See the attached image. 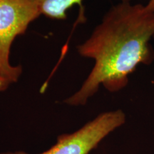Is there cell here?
Here are the masks:
<instances>
[{"label": "cell", "instance_id": "obj_1", "mask_svg": "<svg viewBox=\"0 0 154 154\" xmlns=\"http://www.w3.org/2000/svg\"><path fill=\"white\" fill-rule=\"evenodd\" d=\"M154 12L146 5L121 1L104 14L90 36L77 47L81 57L94 61L79 89L64 100L70 106H84L102 86L118 92L128 85L139 65L154 60Z\"/></svg>", "mask_w": 154, "mask_h": 154}, {"label": "cell", "instance_id": "obj_2", "mask_svg": "<svg viewBox=\"0 0 154 154\" xmlns=\"http://www.w3.org/2000/svg\"><path fill=\"white\" fill-rule=\"evenodd\" d=\"M41 15L38 0H0V69L16 82L23 69L11 63V47Z\"/></svg>", "mask_w": 154, "mask_h": 154}, {"label": "cell", "instance_id": "obj_3", "mask_svg": "<svg viewBox=\"0 0 154 154\" xmlns=\"http://www.w3.org/2000/svg\"><path fill=\"white\" fill-rule=\"evenodd\" d=\"M126 114L121 109L100 113L72 134L58 136L57 143L39 154H89L103 138L126 122ZM0 154H29L24 151Z\"/></svg>", "mask_w": 154, "mask_h": 154}, {"label": "cell", "instance_id": "obj_4", "mask_svg": "<svg viewBox=\"0 0 154 154\" xmlns=\"http://www.w3.org/2000/svg\"><path fill=\"white\" fill-rule=\"evenodd\" d=\"M83 0H38L42 15L48 18L63 20L69 9L75 5L82 7ZM131 1V0H120Z\"/></svg>", "mask_w": 154, "mask_h": 154}, {"label": "cell", "instance_id": "obj_5", "mask_svg": "<svg viewBox=\"0 0 154 154\" xmlns=\"http://www.w3.org/2000/svg\"><path fill=\"white\" fill-rule=\"evenodd\" d=\"M17 82L14 79L5 74L0 69V92L6 91L7 88L10 87L11 85Z\"/></svg>", "mask_w": 154, "mask_h": 154}, {"label": "cell", "instance_id": "obj_6", "mask_svg": "<svg viewBox=\"0 0 154 154\" xmlns=\"http://www.w3.org/2000/svg\"><path fill=\"white\" fill-rule=\"evenodd\" d=\"M146 7L148 10L154 12V0H149V2L146 5Z\"/></svg>", "mask_w": 154, "mask_h": 154}]
</instances>
